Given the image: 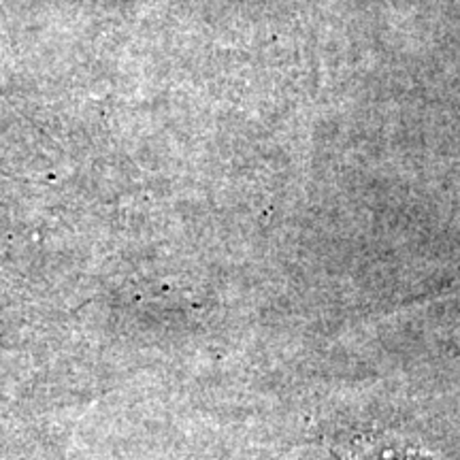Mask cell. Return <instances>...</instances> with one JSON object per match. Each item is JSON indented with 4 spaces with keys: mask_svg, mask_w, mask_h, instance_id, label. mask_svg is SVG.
<instances>
[{
    "mask_svg": "<svg viewBox=\"0 0 460 460\" xmlns=\"http://www.w3.org/2000/svg\"><path fill=\"white\" fill-rule=\"evenodd\" d=\"M339 460H437L427 447L394 433H356L326 444Z\"/></svg>",
    "mask_w": 460,
    "mask_h": 460,
    "instance_id": "6da1fadb",
    "label": "cell"
}]
</instances>
